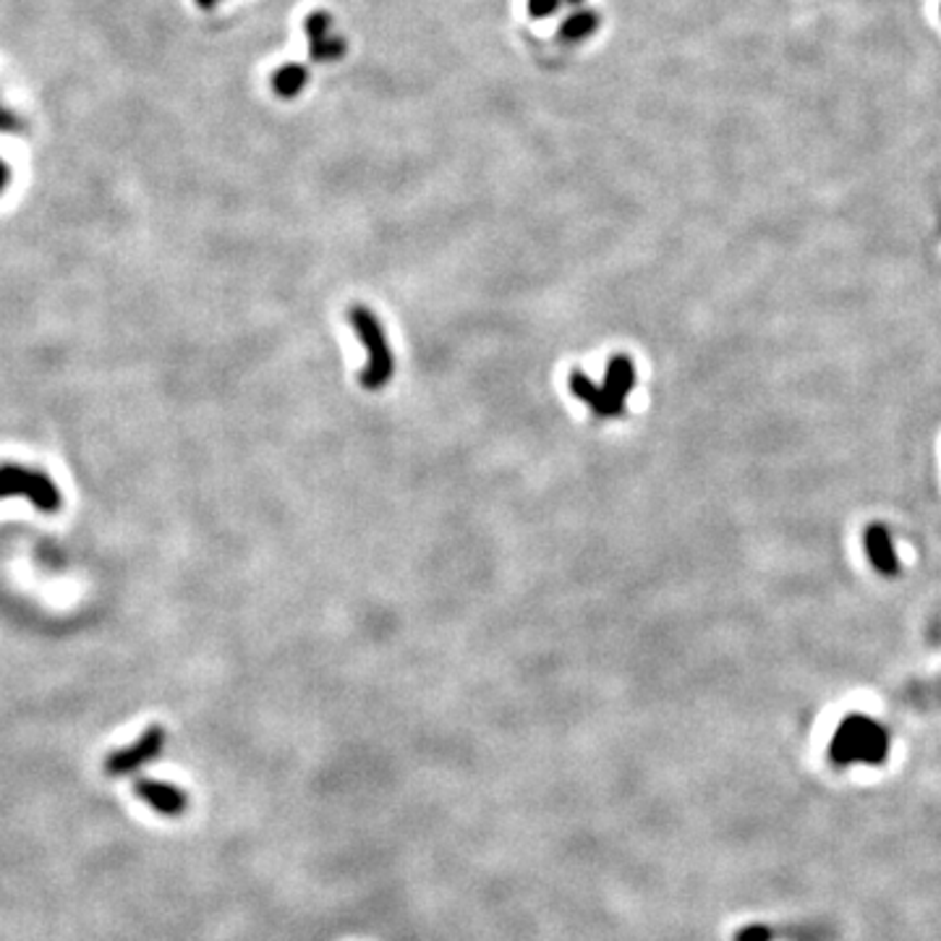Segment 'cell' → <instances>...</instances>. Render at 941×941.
<instances>
[{
	"instance_id": "cell-1",
	"label": "cell",
	"mask_w": 941,
	"mask_h": 941,
	"mask_svg": "<svg viewBox=\"0 0 941 941\" xmlns=\"http://www.w3.org/2000/svg\"><path fill=\"white\" fill-rule=\"evenodd\" d=\"M636 387V366L631 356L617 353L610 358L604 372V385L591 383L584 372H571V390L580 403H586L599 419H615L625 413V400Z\"/></svg>"
},
{
	"instance_id": "cell-2",
	"label": "cell",
	"mask_w": 941,
	"mask_h": 941,
	"mask_svg": "<svg viewBox=\"0 0 941 941\" xmlns=\"http://www.w3.org/2000/svg\"><path fill=\"white\" fill-rule=\"evenodd\" d=\"M890 738L884 727L869 717H847L832 740V758L837 764H879L884 761Z\"/></svg>"
},
{
	"instance_id": "cell-3",
	"label": "cell",
	"mask_w": 941,
	"mask_h": 941,
	"mask_svg": "<svg viewBox=\"0 0 941 941\" xmlns=\"http://www.w3.org/2000/svg\"><path fill=\"white\" fill-rule=\"evenodd\" d=\"M349 322L353 330H356L358 340L364 343L366 353H369V362H366V366L362 369L358 383H362L364 390H383V387L392 379V372H396V362H392V353L385 340L383 325H379V319L372 314V309H366L362 304L351 306Z\"/></svg>"
},
{
	"instance_id": "cell-4",
	"label": "cell",
	"mask_w": 941,
	"mask_h": 941,
	"mask_svg": "<svg viewBox=\"0 0 941 941\" xmlns=\"http://www.w3.org/2000/svg\"><path fill=\"white\" fill-rule=\"evenodd\" d=\"M11 495L30 497L32 505L45 513H56L61 507V495L45 473L19 469V466H0V497Z\"/></svg>"
},
{
	"instance_id": "cell-5",
	"label": "cell",
	"mask_w": 941,
	"mask_h": 941,
	"mask_svg": "<svg viewBox=\"0 0 941 941\" xmlns=\"http://www.w3.org/2000/svg\"><path fill=\"white\" fill-rule=\"evenodd\" d=\"M163 745H165L163 727L157 725L146 727L137 743L129 745V749L110 753L108 761H105V772H108L110 777H126V774L139 772L144 764H150V761H155L160 756Z\"/></svg>"
},
{
	"instance_id": "cell-6",
	"label": "cell",
	"mask_w": 941,
	"mask_h": 941,
	"mask_svg": "<svg viewBox=\"0 0 941 941\" xmlns=\"http://www.w3.org/2000/svg\"><path fill=\"white\" fill-rule=\"evenodd\" d=\"M306 43H309V56L317 63H336L345 56V39L338 35L332 26V16L325 11H314L304 22Z\"/></svg>"
},
{
	"instance_id": "cell-7",
	"label": "cell",
	"mask_w": 941,
	"mask_h": 941,
	"mask_svg": "<svg viewBox=\"0 0 941 941\" xmlns=\"http://www.w3.org/2000/svg\"><path fill=\"white\" fill-rule=\"evenodd\" d=\"M133 792H137V798L144 800L150 809L163 813V816H181L186 811V796L176 785L157 783V779H137Z\"/></svg>"
},
{
	"instance_id": "cell-8",
	"label": "cell",
	"mask_w": 941,
	"mask_h": 941,
	"mask_svg": "<svg viewBox=\"0 0 941 941\" xmlns=\"http://www.w3.org/2000/svg\"><path fill=\"white\" fill-rule=\"evenodd\" d=\"M866 555H869V563L873 565V571L881 573V576L892 578L899 573V557L897 552H894V542L890 537V531H886V526L873 524L866 529Z\"/></svg>"
},
{
	"instance_id": "cell-9",
	"label": "cell",
	"mask_w": 941,
	"mask_h": 941,
	"mask_svg": "<svg viewBox=\"0 0 941 941\" xmlns=\"http://www.w3.org/2000/svg\"><path fill=\"white\" fill-rule=\"evenodd\" d=\"M306 84H309V71H306L302 63H285L272 73V90L283 99L298 97Z\"/></svg>"
},
{
	"instance_id": "cell-10",
	"label": "cell",
	"mask_w": 941,
	"mask_h": 941,
	"mask_svg": "<svg viewBox=\"0 0 941 941\" xmlns=\"http://www.w3.org/2000/svg\"><path fill=\"white\" fill-rule=\"evenodd\" d=\"M599 26V13L591 9H580L573 11L571 16H565L563 22H560V39H565V43H580V39L591 37L593 32H597Z\"/></svg>"
},
{
	"instance_id": "cell-11",
	"label": "cell",
	"mask_w": 941,
	"mask_h": 941,
	"mask_svg": "<svg viewBox=\"0 0 941 941\" xmlns=\"http://www.w3.org/2000/svg\"><path fill=\"white\" fill-rule=\"evenodd\" d=\"M563 0H529V16L533 19H550L555 16Z\"/></svg>"
},
{
	"instance_id": "cell-12",
	"label": "cell",
	"mask_w": 941,
	"mask_h": 941,
	"mask_svg": "<svg viewBox=\"0 0 941 941\" xmlns=\"http://www.w3.org/2000/svg\"><path fill=\"white\" fill-rule=\"evenodd\" d=\"M16 129H19V121L13 118V113H9L3 105H0V131H16Z\"/></svg>"
},
{
	"instance_id": "cell-13",
	"label": "cell",
	"mask_w": 941,
	"mask_h": 941,
	"mask_svg": "<svg viewBox=\"0 0 941 941\" xmlns=\"http://www.w3.org/2000/svg\"><path fill=\"white\" fill-rule=\"evenodd\" d=\"M5 181H9V168H5V163L0 160V191L5 189Z\"/></svg>"
},
{
	"instance_id": "cell-14",
	"label": "cell",
	"mask_w": 941,
	"mask_h": 941,
	"mask_svg": "<svg viewBox=\"0 0 941 941\" xmlns=\"http://www.w3.org/2000/svg\"><path fill=\"white\" fill-rule=\"evenodd\" d=\"M220 0H197V5H202V9H215Z\"/></svg>"
},
{
	"instance_id": "cell-15",
	"label": "cell",
	"mask_w": 941,
	"mask_h": 941,
	"mask_svg": "<svg viewBox=\"0 0 941 941\" xmlns=\"http://www.w3.org/2000/svg\"><path fill=\"white\" fill-rule=\"evenodd\" d=\"M563 3H571V5H578V3H584V0H563Z\"/></svg>"
}]
</instances>
